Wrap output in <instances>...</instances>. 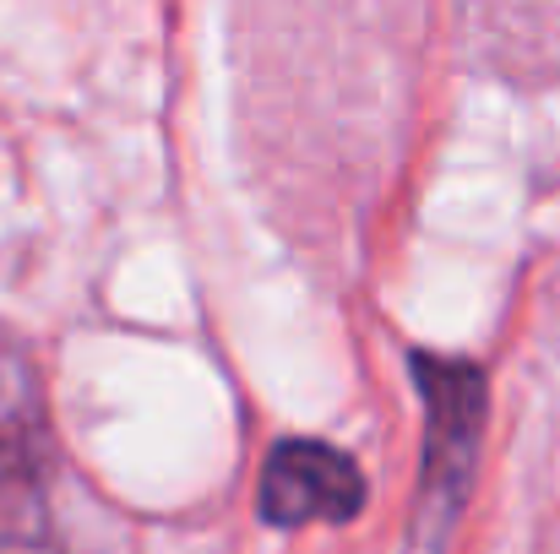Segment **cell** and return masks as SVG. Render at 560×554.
<instances>
[{
	"label": "cell",
	"mask_w": 560,
	"mask_h": 554,
	"mask_svg": "<svg viewBox=\"0 0 560 554\" xmlns=\"http://www.w3.org/2000/svg\"><path fill=\"white\" fill-rule=\"evenodd\" d=\"M419 397H424V462H419V506H413V554H435L452 533L479 462L485 429V375L468 359L413 354Z\"/></svg>",
	"instance_id": "obj_1"
},
{
	"label": "cell",
	"mask_w": 560,
	"mask_h": 554,
	"mask_svg": "<svg viewBox=\"0 0 560 554\" xmlns=\"http://www.w3.org/2000/svg\"><path fill=\"white\" fill-rule=\"evenodd\" d=\"M0 554H66L49 506L44 397L11 349H0Z\"/></svg>",
	"instance_id": "obj_2"
},
{
	"label": "cell",
	"mask_w": 560,
	"mask_h": 554,
	"mask_svg": "<svg viewBox=\"0 0 560 554\" xmlns=\"http://www.w3.org/2000/svg\"><path fill=\"white\" fill-rule=\"evenodd\" d=\"M256 506H261V522H272V528L354 522L365 506V473L349 451L294 435L267 451Z\"/></svg>",
	"instance_id": "obj_3"
}]
</instances>
